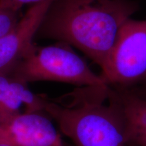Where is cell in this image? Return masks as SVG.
<instances>
[{
    "label": "cell",
    "mask_w": 146,
    "mask_h": 146,
    "mask_svg": "<svg viewBox=\"0 0 146 146\" xmlns=\"http://www.w3.org/2000/svg\"><path fill=\"white\" fill-rule=\"evenodd\" d=\"M138 10L131 0H54L36 36L76 47L102 70L120 29Z\"/></svg>",
    "instance_id": "1"
},
{
    "label": "cell",
    "mask_w": 146,
    "mask_h": 146,
    "mask_svg": "<svg viewBox=\"0 0 146 146\" xmlns=\"http://www.w3.org/2000/svg\"><path fill=\"white\" fill-rule=\"evenodd\" d=\"M108 85L78 87L44 111L76 146H126L119 116L108 100Z\"/></svg>",
    "instance_id": "2"
},
{
    "label": "cell",
    "mask_w": 146,
    "mask_h": 146,
    "mask_svg": "<svg viewBox=\"0 0 146 146\" xmlns=\"http://www.w3.org/2000/svg\"><path fill=\"white\" fill-rule=\"evenodd\" d=\"M7 73L27 83L56 81L78 87L107 85L71 45L61 41L47 46L34 43L25 57Z\"/></svg>",
    "instance_id": "3"
},
{
    "label": "cell",
    "mask_w": 146,
    "mask_h": 146,
    "mask_svg": "<svg viewBox=\"0 0 146 146\" xmlns=\"http://www.w3.org/2000/svg\"><path fill=\"white\" fill-rule=\"evenodd\" d=\"M100 76L108 85L123 88L146 78V21L130 18L125 22Z\"/></svg>",
    "instance_id": "4"
},
{
    "label": "cell",
    "mask_w": 146,
    "mask_h": 146,
    "mask_svg": "<svg viewBox=\"0 0 146 146\" xmlns=\"http://www.w3.org/2000/svg\"><path fill=\"white\" fill-rule=\"evenodd\" d=\"M44 112H25L0 122V142L9 146H67Z\"/></svg>",
    "instance_id": "5"
},
{
    "label": "cell",
    "mask_w": 146,
    "mask_h": 146,
    "mask_svg": "<svg viewBox=\"0 0 146 146\" xmlns=\"http://www.w3.org/2000/svg\"><path fill=\"white\" fill-rule=\"evenodd\" d=\"M54 1L44 0L31 5L14 28L0 38V74L8 72L27 54Z\"/></svg>",
    "instance_id": "6"
},
{
    "label": "cell",
    "mask_w": 146,
    "mask_h": 146,
    "mask_svg": "<svg viewBox=\"0 0 146 146\" xmlns=\"http://www.w3.org/2000/svg\"><path fill=\"white\" fill-rule=\"evenodd\" d=\"M108 100L121 122L126 145L146 146V99L129 88L108 85Z\"/></svg>",
    "instance_id": "7"
},
{
    "label": "cell",
    "mask_w": 146,
    "mask_h": 146,
    "mask_svg": "<svg viewBox=\"0 0 146 146\" xmlns=\"http://www.w3.org/2000/svg\"><path fill=\"white\" fill-rule=\"evenodd\" d=\"M47 97L33 93L25 83L8 73L0 74V122L25 112H44Z\"/></svg>",
    "instance_id": "8"
},
{
    "label": "cell",
    "mask_w": 146,
    "mask_h": 146,
    "mask_svg": "<svg viewBox=\"0 0 146 146\" xmlns=\"http://www.w3.org/2000/svg\"><path fill=\"white\" fill-rule=\"evenodd\" d=\"M19 12L0 7V38L14 28L19 21Z\"/></svg>",
    "instance_id": "9"
},
{
    "label": "cell",
    "mask_w": 146,
    "mask_h": 146,
    "mask_svg": "<svg viewBox=\"0 0 146 146\" xmlns=\"http://www.w3.org/2000/svg\"><path fill=\"white\" fill-rule=\"evenodd\" d=\"M44 0H0V7L7 10L19 12L24 5L27 4L34 5Z\"/></svg>",
    "instance_id": "10"
},
{
    "label": "cell",
    "mask_w": 146,
    "mask_h": 146,
    "mask_svg": "<svg viewBox=\"0 0 146 146\" xmlns=\"http://www.w3.org/2000/svg\"><path fill=\"white\" fill-rule=\"evenodd\" d=\"M129 89H131L133 92L135 93L138 96L146 99V78H145L141 83H138L137 85H135V86L132 87H130Z\"/></svg>",
    "instance_id": "11"
},
{
    "label": "cell",
    "mask_w": 146,
    "mask_h": 146,
    "mask_svg": "<svg viewBox=\"0 0 146 146\" xmlns=\"http://www.w3.org/2000/svg\"><path fill=\"white\" fill-rule=\"evenodd\" d=\"M0 146H9L8 145H6V144H4V143H2L0 142Z\"/></svg>",
    "instance_id": "12"
},
{
    "label": "cell",
    "mask_w": 146,
    "mask_h": 146,
    "mask_svg": "<svg viewBox=\"0 0 146 146\" xmlns=\"http://www.w3.org/2000/svg\"><path fill=\"white\" fill-rule=\"evenodd\" d=\"M126 146H134V145H126Z\"/></svg>",
    "instance_id": "13"
}]
</instances>
